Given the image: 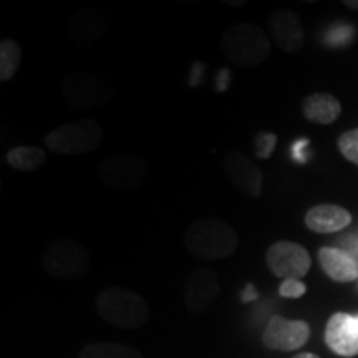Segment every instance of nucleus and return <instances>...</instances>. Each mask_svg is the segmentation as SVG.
<instances>
[{
  "instance_id": "4",
  "label": "nucleus",
  "mask_w": 358,
  "mask_h": 358,
  "mask_svg": "<svg viewBox=\"0 0 358 358\" xmlns=\"http://www.w3.org/2000/svg\"><path fill=\"white\" fill-rule=\"evenodd\" d=\"M103 128L92 118L62 124L45 136V145L53 153L66 156L85 155L101 145Z\"/></svg>"
},
{
  "instance_id": "18",
  "label": "nucleus",
  "mask_w": 358,
  "mask_h": 358,
  "mask_svg": "<svg viewBox=\"0 0 358 358\" xmlns=\"http://www.w3.org/2000/svg\"><path fill=\"white\" fill-rule=\"evenodd\" d=\"M80 358H145L136 348L122 343H90L80 352Z\"/></svg>"
},
{
  "instance_id": "8",
  "label": "nucleus",
  "mask_w": 358,
  "mask_h": 358,
  "mask_svg": "<svg viewBox=\"0 0 358 358\" xmlns=\"http://www.w3.org/2000/svg\"><path fill=\"white\" fill-rule=\"evenodd\" d=\"M268 271L280 279H302L310 271L312 261L307 249L290 241H279L267 249Z\"/></svg>"
},
{
  "instance_id": "7",
  "label": "nucleus",
  "mask_w": 358,
  "mask_h": 358,
  "mask_svg": "<svg viewBox=\"0 0 358 358\" xmlns=\"http://www.w3.org/2000/svg\"><path fill=\"white\" fill-rule=\"evenodd\" d=\"M100 179L110 189L129 191L140 186L146 178V164L138 156L120 153L108 156L98 169Z\"/></svg>"
},
{
  "instance_id": "23",
  "label": "nucleus",
  "mask_w": 358,
  "mask_h": 358,
  "mask_svg": "<svg viewBox=\"0 0 358 358\" xmlns=\"http://www.w3.org/2000/svg\"><path fill=\"white\" fill-rule=\"evenodd\" d=\"M306 284L301 282V279H285L280 284L279 294L285 299H299L306 294Z\"/></svg>"
},
{
  "instance_id": "27",
  "label": "nucleus",
  "mask_w": 358,
  "mask_h": 358,
  "mask_svg": "<svg viewBox=\"0 0 358 358\" xmlns=\"http://www.w3.org/2000/svg\"><path fill=\"white\" fill-rule=\"evenodd\" d=\"M227 3H229V6H232V7H237V6H245V0H227Z\"/></svg>"
},
{
  "instance_id": "10",
  "label": "nucleus",
  "mask_w": 358,
  "mask_h": 358,
  "mask_svg": "<svg viewBox=\"0 0 358 358\" xmlns=\"http://www.w3.org/2000/svg\"><path fill=\"white\" fill-rule=\"evenodd\" d=\"M219 279L209 267H196L186 280L185 303L187 310L201 313L208 310L217 299Z\"/></svg>"
},
{
  "instance_id": "26",
  "label": "nucleus",
  "mask_w": 358,
  "mask_h": 358,
  "mask_svg": "<svg viewBox=\"0 0 358 358\" xmlns=\"http://www.w3.org/2000/svg\"><path fill=\"white\" fill-rule=\"evenodd\" d=\"M308 146V141L307 140H301V141H297L294 145V156H295V159H299V161H306V150H303V148H307Z\"/></svg>"
},
{
  "instance_id": "13",
  "label": "nucleus",
  "mask_w": 358,
  "mask_h": 358,
  "mask_svg": "<svg viewBox=\"0 0 358 358\" xmlns=\"http://www.w3.org/2000/svg\"><path fill=\"white\" fill-rule=\"evenodd\" d=\"M272 42L285 53H295L303 47V29L301 19L292 10H279L268 20Z\"/></svg>"
},
{
  "instance_id": "20",
  "label": "nucleus",
  "mask_w": 358,
  "mask_h": 358,
  "mask_svg": "<svg viewBox=\"0 0 358 358\" xmlns=\"http://www.w3.org/2000/svg\"><path fill=\"white\" fill-rule=\"evenodd\" d=\"M83 15H85V20H80V17L77 15L75 19H71V22H70V27H73V30H71L70 34H73V40H77V42H82V40H83L85 30L88 32L90 40L98 37V34L101 32L100 19H92V17H90L92 13H90V12H83Z\"/></svg>"
},
{
  "instance_id": "12",
  "label": "nucleus",
  "mask_w": 358,
  "mask_h": 358,
  "mask_svg": "<svg viewBox=\"0 0 358 358\" xmlns=\"http://www.w3.org/2000/svg\"><path fill=\"white\" fill-rule=\"evenodd\" d=\"M325 342L337 355H358V322L357 317L337 312L330 317L325 329Z\"/></svg>"
},
{
  "instance_id": "3",
  "label": "nucleus",
  "mask_w": 358,
  "mask_h": 358,
  "mask_svg": "<svg viewBox=\"0 0 358 358\" xmlns=\"http://www.w3.org/2000/svg\"><path fill=\"white\" fill-rule=\"evenodd\" d=\"M96 310L106 324L118 329H141L150 319V307L141 295L123 287H108L96 297Z\"/></svg>"
},
{
  "instance_id": "2",
  "label": "nucleus",
  "mask_w": 358,
  "mask_h": 358,
  "mask_svg": "<svg viewBox=\"0 0 358 358\" xmlns=\"http://www.w3.org/2000/svg\"><path fill=\"white\" fill-rule=\"evenodd\" d=\"M271 38L261 27L236 24L221 37V50L232 65L250 69L264 64L271 55Z\"/></svg>"
},
{
  "instance_id": "30",
  "label": "nucleus",
  "mask_w": 358,
  "mask_h": 358,
  "mask_svg": "<svg viewBox=\"0 0 358 358\" xmlns=\"http://www.w3.org/2000/svg\"><path fill=\"white\" fill-rule=\"evenodd\" d=\"M357 322H358V315H357Z\"/></svg>"
},
{
  "instance_id": "17",
  "label": "nucleus",
  "mask_w": 358,
  "mask_h": 358,
  "mask_svg": "<svg viewBox=\"0 0 358 358\" xmlns=\"http://www.w3.org/2000/svg\"><path fill=\"white\" fill-rule=\"evenodd\" d=\"M47 161V153L35 146H17L7 153L8 166L20 173H32L42 168Z\"/></svg>"
},
{
  "instance_id": "24",
  "label": "nucleus",
  "mask_w": 358,
  "mask_h": 358,
  "mask_svg": "<svg viewBox=\"0 0 358 358\" xmlns=\"http://www.w3.org/2000/svg\"><path fill=\"white\" fill-rule=\"evenodd\" d=\"M353 38V29L347 25H337L327 34V42L330 45H345Z\"/></svg>"
},
{
  "instance_id": "21",
  "label": "nucleus",
  "mask_w": 358,
  "mask_h": 358,
  "mask_svg": "<svg viewBox=\"0 0 358 358\" xmlns=\"http://www.w3.org/2000/svg\"><path fill=\"white\" fill-rule=\"evenodd\" d=\"M338 150L350 163L358 166V128L350 129L338 138Z\"/></svg>"
},
{
  "instance_id": "1",
  "label": "nucleus",
  "mask_w": 358,
  "mask_h": 358,
  "mask_svg": "<svg viewBox=\"0 0 358 358\" xmlns=\"http://www.w3.org/2000/svg\"><path fill=\"white\" fill-rule=\"evenodd\" d=\"M185 245L189 254L203 261H222L236 252L239 237L227 222L208 217L199 219L187 227Z\"/></svg>"
},
{
  "instance_id": "22",
  "label": "nucleus",
  "mask_w": 358,
  "mask_h": 358,
  "mask_svg": "<svg viewBox=\"0 0 358 358\" xmlns=\"http://www.w3.org/2000/svg\"><path fill=\"white\" fill-rule=\"evenodd\" d=\"M277 145V136L274 133H259L254 140V151L261 159H268L274 153Z\"/></svg>"
},
{
  "instance_id": "6",
  "label": "nucleus",
  "mask_w": 358,
  "mask_h": 358,
  "mask_svg": "<svg viewBox=\"0 0 358 358\" xmlns=\"http://www.w3.org/2000/svg\"><path fill=\"white\" fill-rule=\"evenodd\" d=\"M42 266L48 275L55 279L77 280L87 275L92 267L88 249L75 241H57L45 249Z\"/></svg>"
},
{
  "instance_id": "28",
  "label": "nucleus",
  "mask_w": 358,
  "mask_h": 358,
  "mask_svg": "<svg viewBox=\"0 0 358 358\" xmlns=\"http://www.w3.org/2000/svg\"><path fill=\"white\" fill-rule=\"evenodd\" d=\"M294 358H319V357L313 355V353H299V355H295Z\"/></svg>"
},
{
  "instance_id": "25",
  "label": "nucleus",
  "mask_w": 358,
  "mask_h": 358,
  "mask_svg": "<svg viewBox=\"0 0 358 358\" xmlns=\"http://www.w3.org/2000/svg\"><path fill=\"white\" fill-rule=\"evenodd\" d=\"M338 249L345 250V252L350 254L353 259H358V232L357 234L345 237V239L342 241V248H338Z\"/></svg>"
},
{
  "instance_id": "16",
  "label": "nucleus",
  "mask_w": 358,
  "mask_h": 358,
  "mask_svg": "<svg viewBox=\"0 0 358 358\" xmlns=\"http://www.w3.org/2000/svg\"><path fill=\"white\" fill-rule=\"evenodd\" d=\"M302 113L308 122L317 124H330L342 113V105L329 93H313L302 105Z\"/></svg>"
},
{
  "instance_id": "15",
  "label": "nucleus",
  "mask_w": 358,
  "mask_h": 358,
  "mask_svg": "<svg viewBox=\"0 0 358 358\" xmlns=\"http://www.w3.org/2000/svg\"><path fill=\"white\" fill-rule=\"evenodd\" d=\"M319 261L324 272L332 280L353 282L358 277V261L338 248H322Z\"/></svg>"
},
{
  "instance_id": "9",
  "label": "nucleus",
  "mask_w": 358,
  "mask_h": 358,
  "mask_svg": "<svg viewBox=\"0 0 358 358\" xmlns=\"http://www.w3.org/2000/svg\"><path fill=\"white\" fill-rule=\"evenodd\" d=\"M310 337V327L302 320H287L274 315L262 334L264 345L271 350L294 352L303 347Z\"/></svg>"
},
{
  "instance_id": "14",
  "label": "nucleus",
  "mask_w": 358,
  "mask_h": 358,
  "mask_svg": "<svg viewBox=\"0 0 358 358\" xmlns=\"http://www.w3.org/2000/svg\"><path fill=\"white\" fill-rule=\"evenodd\" d=\"M306 224L317 234H332L347 229L352 224V214L337 204L313 206L306 216Z\"/></svg>"
},
{
  "instance_id": "19",
  "label": "nucleus",
  "mask_w": 358,
  "mask_h": 358,
  "mask_svg": "<svg viewBox=\"0 0 358 358\" xmlns=\"http://www.w3.org/2000/svg\"><path fill=\"white\" fill-rule=\"evenodd\" d=\"M22 62V47L15 40H2L0 43V82H10Z\"/></svg>"
},
{
  "instance_id": "11",
  "label": "nucleus",
  "mask_w": 358,
  "mask_h": 358,
  "mask_svg": "<svg viewBox=\"0 0 358 358\" xmlns=\"http://www.w3.org/2000/svg\"><path fill=\"white\" fill-rule=\"evenodd\" d=\"M224 171L241 192L249 198H261L262 173L256 164L239 151H231L224 158Z\"/></svg>"
},
{
  "instance_id": "5",
  "label": "nucleus",
  "mask_w": 358,
  "mask_h": 358,
  "mask_svg": "<svg viewBox=\"0 0 358 358\" xmlns=\"http://www.w3.org/2000/svg\"><path fill=\"white\" fill-rule=\"evenodd\" d=\"M60 95L71 110L92 111L110 101L113 88L103 77L75 71L62 82Z\"/></svg>"
},
{
  "instance_id": "29",
  "label": "nucleus",
  "mask_w": 358,
  "mask_h": 358,
  "mask_svg": "<svg viewBox=\"0 0 358 358\" xmlns=\"http://www.w3.org/2000/svg\"><path fill=\"white\" fill-rule=\"evenodd\" d=\"M345 6H348L350 8H358V2H350V0H345Z\"/></svg>"
}]
</instances>
